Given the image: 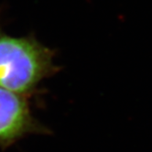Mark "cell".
<instances>
[{
	"label": "cell",
	"mask_w": 152,
	"mask_h": 152,
	"mask_svg": "<svg viewBox=\"0 0 152 152\" xmlns=\"http://www.w3.org/2000/svg\"><path fill=\"white\" fill-rule=\"evenodd\" d=\"M54 51L33 35L11 36L0 25V87L29 97L58 72Z\"/></svg>",
	"instance_id": "1"
},
{
	"label": "cell",
	"mask_w": 152,
	"mask_h": 152,
	"mask_svg": "<svg viewBox=\"0 0 152 152\" xmlns=\"http://www.w3.org/2000/svg\"><path fill=\"white\" fill-rule=\"evenodd\" d=\"M28 97L0 87V149L15 145L29 135L49 134V128L35 118Z\"/></svg>",
	"instance_id": "2"
}]
</instances>
